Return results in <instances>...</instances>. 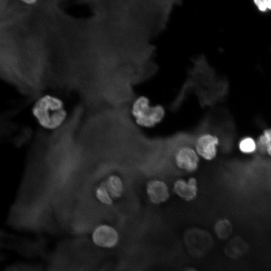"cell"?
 Instances as JSON below:
<instances>
[{"mask_svg":"<svg viewBox=\"0 0 271 271\" xmlns=\"http://www.w3.org/2000/svg\"><path fill=\"white\" fill-rule=\"evenodd\" d=\"M31 112L37 123L48 130L60 128L68 117L63 102L51 95H45L38 100L32 107Z\"/></svg>","mask_w":271,"mask_h":271,"instance_id":"obj_1","label":"cell"},{"mask_svg":"<svg viewBox=\"0 0 271 271\" xmlns=\"http://www.w3.org/2000/svg\"><path fill=\"white\" fill-rule=\"evenodd\" d=\"M184 243L190 254L195 257H202L212 248L213 239L205 230L199 228L188 229L184 235Z\"/></svg>","mask_w":271,"mask_h":271,"instance_id":"obj_2","label":"cell"},{"mask_svg":"<svg viewBox=\"0 0 271 271\" xmlns=\"http://www.w3.org/2000/svg\"><path fill=\"white\" fill-rule=\"evenodd\" d=\"M200 158L194 147L189 145L180 146L174 155V161L176 167L187 173H193L197 170Z\"/></svg>","mask_w":271,"mask_h":271,"instance_id":"obj_3","label":"cell"},{"mask_svg":"<svg viewBox=\"0 0 271 271\" xmlns=\"http://www.w3.org/2000/svg\"><path fill=\"white\" fill-rule=\"evenodd\" d=\"M146 192L149 201L154 205L165 203L169 199L171 195L170 189L167 182L159 178L148 181Z\"/></svg>","mask_w":271,"mask_h":271,"instance_id":"obj_4","label":"cell"},{"mask_svg":"<svg viewBox=\"0 0 271 271\" xmlns=\"http://www.w3.org/2000/svg\"><path fill=\"white\" fill-rule=\"evenodd\" d=\"M92 240L97 246L105 248L115 247L119 241V234L112 226L107 224H100L93 230Z\"/></svg>","mask_w":271,"mask_h":271,"instance_id":"obj_5","label":"cell"},{"mask_svg":"<svg viewBox=\"0 0 271 271\" xmlns=\"http://www.w3.org/2000/svg\"><path fill=\"white\" fill-rule=\"evenodd\" d=\"M173 193L182 200L190 202L197 197L198 193V182L196 178H179L174 181L172 186Z\"/></svg>","mask_w":271,"mask_h":271,"instance_id":"obj_6","label":"cell"},{"mask_svg":"<svg viewBox=\"0 0 271 271\" xmlns=\"http://www.w3.org/2000/svg\"><path fill=\"white\" fill-rule=\"evenodd\" d=\"M218 142L216 136L205 133L197 138L194 147L200 158L211 161L216 156Z\"/></svg>","mask_w":271,"mask_h":271,"instance_id":"obj_7","label":"cell"},{"mask_svg":"<svg viewBox=\"0 0 271 271\" xmlns=\"http://www.w3.org/2000/svg\"><path fill=\"white\" fill-rule=\"evenodd\" d=\"M249 245L242 237L236 236L232 238L224 248L225 254L232 259L243 256L248 251Z\"/></svg>","mask_w":271,"mask_h":271,"instance_id":"obj_8","label":"cell"},{"mask_svg":"<svg viewBox=\"0 0 271 271\" xmlns=\"http://www.w3.org/2000/svg\"><path fill=\"white\" fill-rule=\"evenodd\" d=\"M104 181L114 200L122 197L124 191V185L122 178L119 175L115 174L109 175Z\"/></svg>","mask_w":271,"mask_h":271,"instance_id":"obj_9","label":"cell"},{"mask_svg":"<svg viewBox=\"0 0 271 271\" xmlns=\"http://www.w3.org/2000/svg\"><path fill=\"white\" fill-rule=\"evenodd\" d=\"M149 100L146 97L138 98L133 103L131 112L136 119L140 118L147 114L151 109Z\"/></svg>","mask_w":271,"mask_h":271,"instance_id":"obj_10","label":"cell"},{"mask_svg":"<svg viewBox=\"0 0 271 271\" xmlns=\"http://www.w3.org/2000/svg\"><path fill=\"white\" fill-rule=\"evenodd\" d=\"M214 229L216 235L219 238L226 239L232 234L233 226L229 220L222 218L216 222Z\"/></svg>","mask_w":271,"mask_h":271,"instance_id":"obj_11","label":"cell"},{"mask_svg":"<svg viewBox=\"0 0 271 271\" xmlns=\"http://www.w3.org/2000/svg\"><path fill=\"white\" fill-rule=\"evenodd\" d=\"M94 195L96 199L103 205L110 206L113 203L114 200L111 197L104 180L101 181L95 187Z\"/></svg>","mask_w":271,"mask_h":271,"instance_id":"obj_12","label":"cell"},{"mask_svg":"<svg viewBox=\"0 0 271 271\" xmlns=\"http://www.w3.org/2000/svg\"><path fill=\"white\" fill-rule=\"evenodd\" d=\"M147 116L155 126H156L158 124H160L165 118V109L160 105L151 106L149 112L147 114Z\"/></svg>","mask_w":271,"mask_h":271,"instance_id":"obj_13","label":"cell"},{"mask_svg":"<svg viewBox=\"0 0 271 271\" xmlns=\"http://www.w3.org/2000/svg\"><path fill=\"white\" fill-rule=\"evenodd\" d=\"M239 148L242 153H252L257 149L256 143L252 138L246 137L240 140L239 143Z\"/></svg>","mask_w":271,"mask_h":271,"instance_id":"obj_14","label":"cell"},{"mask_svg":"<svg viewBox=\"0 0 271 271\" xmlns=\"http://www.w3.org/2000/svg\"><path fill=\"white\" fill-rule=\"evenodd\" d=\"M254 4L260 12L271 11V0L254 1Z\"/></svg>","mask_w":271,"mask_h":271,"instance_id":"obj_15","label":"cell"},{"mask_svg":"<svg viewBox=\"0 0 271 271\" xmlns=\"http://www.w3.org/2000/svg\"><path fill=\"white\" fill-rule=\"evenodd\" d=\"M263 136L266 140L268 145L271 142V128L265 129L263 132Z\"/></svg>","mask_w":271,"mask_h":271,"instance_id":"obj_16","label":"cell"},{"mask_svg":"<svg viewBox=\"0 0 271 271\" xmlns=\"http://www.w3.org/2000/svg\"><path fill=\"white\" fill-rule=\"evenodd\" d=\"M181 271H198L196 268L191 267V266H188L186 267L183 269H182Z\"/></svg>","mask_w":271,"mask_h":271,"instance_id":"obj_17","label":"cell"},{"mask_svg":"<svg viewBox=\"0 0 271 271\" xmlns=\"http://www.w3.org/2000/svg\"><path fill=\"white\" fill-rule=\"evenodd\" d=\"M266 152L271 156V142L268 144L266 148Z\"/></svg>","mask_w":271,"mask_h":271,"instance_id":"obj_18","label":"cell"}]
</instances>
